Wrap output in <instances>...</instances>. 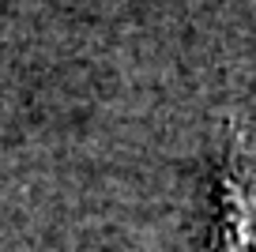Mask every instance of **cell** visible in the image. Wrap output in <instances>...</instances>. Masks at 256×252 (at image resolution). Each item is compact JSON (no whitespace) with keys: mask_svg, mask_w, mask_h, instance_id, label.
<instances>
[{"mask_svg":"<svg viewBox=\"0 0 256 252\" xmlns=\"http://www.w3.org/2000/svg\"><path fill=\"white\" fill-rule=\"evenodd\" d=\"M211 252H256V150L241 124H230Z\"/></svg>","mask_w":256,"mask_h":252,"instance_id":"cell-1","label":"cell"}]
</instances>
